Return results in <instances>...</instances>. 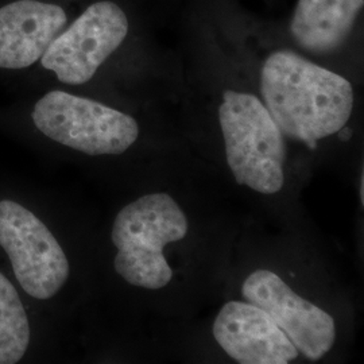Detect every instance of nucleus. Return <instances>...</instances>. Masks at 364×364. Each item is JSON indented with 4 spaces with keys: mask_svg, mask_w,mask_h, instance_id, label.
<instances>
[{
    "mask_svg": "<svg viewBox=\"0 0 364 364\" xmlns=\"http://www.w3.org/2000/svg\"><path fill=\"white\" fill-rule=\"evenodd\" d=\"M31 117L45 136L88 156L123 154L139 136V124L134 117L64 91L42 96Z\"/></svg>",
    "mask_w": 364,
    "mask_h": 364,
    "instance_id": "4",
    "label": "nucleus"
},
{
    "mask_svg": "<svg viewBox=\"0 0 364 364\" xmlns=\"http://www.w3.org/2000/svg\"><path fill=\"white\" fill-rule=\"evenodd\" d=\"M31 328L16 289L0 273V364H15L26 355Z\"/></svg>",
    "mask_w": 364,
    "mask_h": 364,
    "instance_id": "11",
    "label": "nucleus"
},
{
    "mask_svg": "<svg viewBox=\"0 0 364 364\" xmlns=\"http://www.w3.org/2000/svg\"><path fill=\"white\" fill-rule=\"evenodd\" d=\"M129 31V16L119 4L95 1L54 38L41 64L64 84H85L122 46Z\"/></svg>",
    "mask_w": 364,
    "mask_h": 364,
    "instance_id": "6",
    "label": "nucleus"
},
{
    "mask_svg": "<svg viewBox=\"0 0 364 364\" xmlns=\"http://www.w3.org/2000/svg\"><path fill=\"white\" fill-rule=\"evenodd\" d=\"M243 299L269 313L296 348L309 360L324 358L335 344L333 317L302 299L274 272L257 270L242 287Z\"/></svg>",
    "mask_w": 364,
    "mask_h": 364,
    "instance_id": "7",
    "label": "nucleus"
},
{
    "mask_svg": "<svg viewBox=\"0 0 364 364\" xmlns=\"http://www.w3.org/2000/svg\"><path fill=\"white\" fill-rule=\"evenodd\" d=\"M213 338L240 364H287L299 355L270 314L247 301H231L221 308Z\"/></svg>",
    "mask_w": 364,
    "mask_h": 364,
    "instance_id": "8",
    "label": "nucleus"
},
{
    "mask_svg": "<svg viewBox=\"0 0 364 364\" xmlns=\"http://www.w3.org/2000/svg\"><path fill=\"white\" fill-rule=\"evenodd\" d=\"M360 204L363 205L364 204V176L363 173H362V176H360Z\"/></svg>",
    "mask_w": 364,
    "mask_h": 364,
    "instance_id": "13",
    "label": "nucleus"
},
{
    "mask_svg": "<svg viewBox=\"0 0 364 364\" xmlns=\"http://www.w3.org/2000/svg\"><path fill=\"white\" fill-rule=\"evenodd\" d=\"M219 124L235 181L262 195L278 193L285 183L284 134L259 97L223 92Z\"/></svg>",
    "mask_w": 364,
    "mask_h": 364,
    "instance_id": "3",
    "label": "nucleus"
},
{
    "mask_svg": "<svg viewBox=\"0 0 364 364\" xmlns=\"http://www.w3.org/2000/svg\"><path fill=\"white\" fill-rule=\"evenodd\" d=\"M189 232L183 209L168 193L144 195L117 212L111 230L114 267L127 284L147 290L168 287L173 270L164 250Z\"/></svg>",
    "mask_w": 364,
    "mask_h": 364,
    "instance_id": "2",
    "label": "nucleus"
},
{
    "mask_svg": "<svg viewBox=\"0 0 364 364\" xmlns=\"http://www.w3.org/2000/svg\"><path fill=\"white\" fill-rule=\"evenodd\" d=\"M259 85L262 102L282 134L312 150L351 119V82L293 50L269 54Z\"/></svg>",
    "mask_w": 364,
    "mask_h": 364,
    "instance_id": "1",
    "label": "nucleus"
},
{
    "mask_svg": "<svg viewBox=\"0 0 364 364\" xmlns=\"http://www.w3.org/2000/svg\"><path fill=\"white\" fill-rule=\"evenodd\" d=\"M364 0H297L289 33L301 50L331 54L351 36L363 13Z\"/></svg>",
    "mask_w": 364,
    "mask_h": 364,
    "instance_id": "10",
    "label": "nucleus"
},
{
    "mask_svg": "<svg viewBox=\"0 0 364 364\" xmlns=\"http://www.w3.org/2000/svg\"><path fill=\"white\" fill-rule=\"evenodd\" d=\"M338 139L341 142H348L352 138V130L351 129H347V127H343L341 130L338 132Z\"/></svg>",
    "mask_w": 364,
    "mask_h": 364,
    "instance_id": "12",
    "label": "nucleus"
},
{
    "mask_svg": "<svg viewBox=\"0 0 364 364\" xmlns=\"http://www.w3.org/2000/svg\"><path fill=\"white\" fill-rule=\"evenodd\" d=\"M0 247L30 297L52 299L65 285L70 273L65 251L43 221L9 198L0 200Z\"/></svg>",
    "mask_w": 364,
    "mask_h": 364,
    "instance_id": "5",
    "label": "nucleus"
},
{
    "mask_svg": "<svg viewBox=\"0 0 364 364\" xmlns=\"http://www.w3.org/2000/svg\"><path fill=\"white\" fill-rule=\"evenodd\" d=\"M68 23L65 10L39 0H18L0 9V69L36 64Z\"/></svg>",
    "mask_w": 364,
    "mask_h": 364,
    "instance_id": "9",
    "label": "nucleus"
}]
</instances>
